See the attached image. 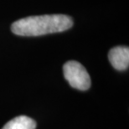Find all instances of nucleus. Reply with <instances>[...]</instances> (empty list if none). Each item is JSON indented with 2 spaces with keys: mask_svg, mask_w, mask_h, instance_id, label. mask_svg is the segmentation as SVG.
<instances>
[{
  "mask_svg": "<svg viewBox=\"0 0 129 129\" xmlns=\"http://www.w3.org/2000/svg\"><path fill=\"white\" fill-rule=\"evenodd\" d=\"M35 120L26 116H19L10 120L2 129H35Z\"/></svg>",
  "mask_w": 129,
  "mask_h": 129,
  "instance_id": "obj_4",
  "label": "nucleus"
},
{
  "mask_svg": "<svg viewBox=\"0 0 129 129\" xmlns=\"http://www.w3.org/2000/svg\"><path fill=\"white\" fill-rule=\"evenodd\" d=\"M73 26V20L66 14L31 16L15 21L12 32L20 36H40L66 31Z\"/></svg>",
  "mask_w": 129,
  "mask_h": 129,
  "instance_id": "obj_1",
  "label": "nucleus"
},
{
  "mask_svg": "<svg viewBox=\"0 0 129 129\" xmlns=\"http://www.w3.org/2000/svg\"><path fill=\"white\" fill-rule=\"evenodd\" d=\"M64 76L73 88L86 91L91 86V77L86 68L76 60H70L63 66Z\"/></svg>",
  "mask_w": 129,
  "mask_h": 129,
  "instance_id": "obj_2",
  "label": "nucleus"
},
{
  "mask_svg": "<svg viewBox=\"0 0 129 129\" xmlns=\"http://www.w3.org/2000/svg\"><path fill=\"white\" fill-rule=\"evenodd\" d=\"M110 63L117 71H124L129 66V49L126 46L112 48L108 54Z\"/></svg>",
  "mask_w": 129,
  "mask_h": 129,
  "instance_id": "obj_3",
  "label": "nucleus"
}]
</instances>
